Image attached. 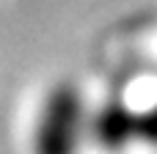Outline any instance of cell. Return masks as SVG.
Listing matches in <instances>:
<instances>
[{
  "instance_id": "7a4b0ae2",
  "label": "cell",
  "mask_w": 157,
  "mask_h": 154,
  "mask_svg": "<svg viewBox=\"0 0 157 154\" xmlns=\"http://www.w3.org/2000/svg\"><path fill=\"white\" fill-rule=\"evenodd\" d=\"M138 143V107L124 96H108L91 105L88 113V146L105 154H124Z\"/></svg>"
},
{
  "instance_id": "6da1fadb",
  "label": "cell",
  "mask_w": 157,
  "mask_h": 154,
  "mask_svg": "<svg viewBox=\"0 0 157 154\" xmlns=\"http://www.w3.org/2000/svg\"><path fill=\"white\" fill-rule=\"evenodd\" d=\"M91 102L72 80L52 83L39 99L28 132L30 154H83L88 146Z\"/></svg>"
},
{
  "instance_id": "3957f363",
  "label": "cell",
  "mask_w": 157,
  "mask_h": 154,
  "mask_svg": "<svg viewBox=\"0 0 157 154\" xmlns=\"http://www.w3.org/2000/svg\"><path fill=\"white\" fill-rule=\"evenodd\" d=\"M138 143L157 149V99L138 110Z\"/></svg>"
}]
</instances>
